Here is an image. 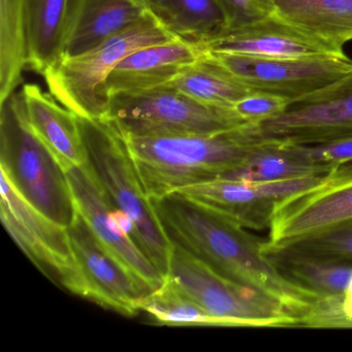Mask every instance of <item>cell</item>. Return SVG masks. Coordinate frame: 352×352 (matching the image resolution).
Listing matches in <instances>:
<instances>
[{
	"mask_svg": "<svg viewBox=\"0 0 352 352\" xmlns=\"http://www.w3.org/2000/svg\"><path fill=\"white\" fill-rule=\"evenodd\" d=\"M150 201L172 244L224 277L267 294L300 317L302 327L320 296L282 273L246 228L179 192Z\"/></svg>",
	"mask_w": 352,
	"mask_h": 352,
	"instance_id": "obj_1",
	"label": "cell"
},
{
	"mask_svg": "<svg viewBox=\"0 0 352 352\" xmlns=\"http://www.w3.org/2000/svg\"><path fill=\"white\" fill-rule=\"evenodd\" d=\"M125 138L149 199L223 178L263 143L251 124L207 135Z\"/></svg>",
	"mask_w": 352,
	"mask_h": 352,
	"instance_id": "obj_2",
	"label": "cell"
},
{
	"mask_svg": "<svg viewBox=\"0 0 352 352\" xmlns=\"http://www.w3.org/2000/svg\"><path fill=\"white\" fill-rule=\"evenodd\" d=\"M91 164L113 203L129 216L133 240L166 278L173 245L154 213L133 162L126 138L104 118L78 116Z\"/></svg>",
	"mask_w": 352,
	"mask_h": 352,
	"instance_id": "obj_3",
	"label": "cell"
},
{
	"mask_svg": "<svg viewBox=\"0 0 352 352\" xmlns=\"http://www.w3.org/2000/svg\"><path fill=\"white\" fill-rule=\"evenodd\" d=\"M1 104V172L34 207L69 228L78 210L67 173L28 124L21 92Z\"/></svg>",
	"mask_w": 352,
	"mask_h": 352,
	"instance_id": "obj_4",
	"label": "cell"
},
{
	"mask_svg": "<svg viewBox=\"0 0 352 352\" xmlns=\"http://www.w3.org/2000/svg\"><path fill=\"white\" fill-rule=\"evenodd\" d=\"M174 40L147 12L91 50L77 56L61 57L43 77L50 94L77 116L102 118L109 102L104 82L115 67L139 49Z\"/></svg>",
	"mask_w": 352,
	"mask_h": 352,
	"instance_id": "obj_5",
	"label": "cell"
},
{
	"mask_svg": "<svg viewBox=\"0 0 352 352\" xmlns=\"http://www.w3.org/2000/svg\"><path fill=\"white\" fill-rule=\"evenodd\" d=\"M104 118L127 138L207 135L247 124L234 109L209 106L168 84L110 96Z\"/></svg>",
	"mask_w": 352,
	"mask_h": 352,
	"instance_id": "obj_6",
	"label": "cell"
},
{
	"mask_svg": "<svg viewBox=\"0 0 352 352\" xmlns=\"http://www.w3.org/2000/svg\"><path fill=\"white\" fill-rule=\"evenodd\" d=\"M173 245L166 279L226 327H300V317L250 286L224 277Z\"/></svg>",
	"mask_w": 352,
	"mask_h": 352,
	"instance_id": "obj_7",
	"label": "cell"
},
{
	"mask_svg": "<svg viewBox=\"0 0 352 352\" xmlns=\"http://www.w3.org/2000/svg\"><path fill=\"white\" fill-rule=\"evenodd\" d=\"M0 216L26 256L50 279L84 298V284L74 257L69 230L26 201L1 172Z\"/></svg>",
	"mask_w": 352,
	"mask_h": 352,
	"instance_id": "obj_8",
	"label": "cell"
},
{
	"mask_svg": "<svg viewBox=\"0 0 352 352\" xmlns=\"http://www.w3.org/2000/svg\"><path fill=\"white\" fill-rule=\"evenodd\" d=\"M344 164L331 172L275 182H249L219 178L185 187L181 193L245 228H270L276 210L292 197L320 188L337 179Z\"/></svg>",
	"mask_w": 352,
	"mask_h": 352,
	"instance_id": "obj_9",
	"label": "cell"
},
{
	"mask_svg": "<svg viewBox=\"0 0 352 352\" xmlns=\"http://www.w3.org/2000/svg\"><path fill=\"white\" fill-rule=\"evenodd\" d=\"M65 173L78 212L100 244L152 292L160 287L166 278L133 240V221L113 203L89 162Z\"/></svg>",
	"mask_w": 352,
	"mask_h": 352,
	"instance_id": "obj_10",
	"label": "cell"
},
{
	"mask_svg": "<svg viewBox=\"0 0 352 352\" xmlns=\"http://www.w3.org/2000/svg\"><path fill=\"white\" fill-rule=\"evenodd\" d=\"M261 141L285 145L325 143L352 135V72L289 102L283 113L254 125Z\"/></svg>",
	"mask_w": 352,
	"mask_h": 352,
	"instance_id": "obj_11",
	"label": "cell"
},
{
	"mask_svg": "<svg viewBox=\"0 0 352 352\" xmlns=\"http://www.w3.org/2000/svg\"><path fill=\"white\" fill-rule=\"evenodd\" d=\"M252 90L270 92L290 102L318 91L352 72L349 57L265 58L210 52Z\"/></svg>",
	"mask_w": 352,
	"mask_h": 352,
	"instance_id": "obj_12",
	"label": "cell"
},
{
	"mask_svg": "<svg viewBox=\"0 0 352 352\" xmlns=\"http://www.w3.org/2000/svg\"><path fill=\"white\" fill-rule=\"evenodd\" d=\"M67 230L83 279V298L124 316L142 312V300L152 290L100 244L79 212Z\"/></svg>",
	"mask_w": 352,
	"mask_h": 352,
	"instance_id": "obj_13",
	"label": "cell"
},
{
	"mask_svg": "<svg viewBox=\"0 0 352 352\" xmlns=\"http://www.w3.org/2000/svg\"><path fill=\"white\" fill-rule=\"evenodd\" d=\"M352 221V162L335 180L282 204L272 218L267 248L285 247Z\"/></svg>",
	"mask_w": 352,
	"mask_h": 352,
	"instance_id": "obj_14",
	"label": "cell"
},
{
	"mask_svg": "<svg viewBox=\"0 0 352 352\" xmlns=\"http://www.w3.org/2000/svg\"><path fill=\"white\" fill-rule=\"evenodd\" d=\"M204 50L265 58L347 56L344 49L317 40L275 15L248 25L228 28L208 43Z\"/></svg>",
	"mask_w": 352,
	"mask_h": 352,
	"instance_id": "obj_15",
	"label": "cell"
},
{
	"mask_svg": "<svg viewBox=\"0 0 352 352\" xmlns=\"http://www.w3.org/2000/svg\"><path fill=\"white\" fill-rule=\"evenodd\" d=\"M147 12L135 0H69L59 58L91 50L141 19Z\"/></svg>",
	"mask_w": 352,
	"mask_h": 352,
	"instance_id": "obj_16",
	"label": "cell"
},
{
	"mask_svg": "<svg viewBox=\"0 0 352 352\" xmlns=\"http://www.w3.org/2000/svg\"><path fill=\"white\" fill-rule=\"evenodd\" d=\"M181 41L139 49L115 67L104 82L107 98L146 91L172 82L205 53Z\"/></svg>",
	"mask_w": 352,
	"mask_h": 352,
	"instance_id": "obj_17",
	"label": "cell"
},
{
	"mask_svg": "<svg viewBox=\"0 0 352 352\" xmlns=\"http://www.w3.org/2000/svg\"><path fill=\"white\" fill-rule=\"evenodd\" d=\"M20 92L28 124L63 170L67 172L87 164V150L77 115L36 84H24Z\"/></svg>",
	"mask_w": 352,
	"mask_h": 352,
	"instance_id": "obj_18",
	"label": "cell"
},
{
	"mask_svg": "<svg viewBox=\"0 0 352 352\" xmlns=\"http://www.w3.org/2000/svg\"><path fill=\"white\" fill-rule=\"evenodd\" d=\"M146 8L173 38L203 50L230 28L218 0H146Z\"/></svg>",
	"mask_w": 352,
	"mask_h": 352,
	"instance_id": "obj_19",
	"label": "cell"
},
{
	"mask_svg": "<svg viewBox=\"0 0 352 352\" xmlns=\"http://www.w3.org/2000/svg\"><path fill=\"white\" fill-rule=\"evenodd\" d=\"M274 15L305 34L344 49L352 42V0H274Z\"/></svg>",
	"mask_w": 352,
	"mask_h": 352,
	"instance_id": "obj_20",
	"label": "cell"
},
{
	"mask_svg": "<svg viewBox=\"0 0 352 352\" xmlns=\"http://www.w3.org/2000/svg\"><path fill=\"white\" fill-rule=\"evenodd\" d=\"M261 248L282 273L319 296H341L352 276V263L324 258L292 247L267 248L263 244Z\"/></svg>",
	"mask_w": 352,
	"mask_h": 352,
	"instance_id": "obj_21",
	"label": "cell"
},
{
	"mask_svg": "<svg viewBox=\"0 0 352 352\" xmlns=\"http://www.w3.org/2000/svg\"><path fill=\"white\" fill-rule=\"evenodd\" d=\"M209 106L232 109L254 90L205 52L168 84Z\"/></svg>",
	"mask_w": 352,
	"mask_h": 352,
	"instance_id": "obj_22",
	"label": "cell"
},
{
	"mask_svg": "<svg viewBox=\"0 0 352 352\" xmlns=\"http://www.w3.org/2000/svg\"><path fill=\"white\" fill-rule=\"evenodd\" d=\"M28 60L25 0H0V104L16 92Z\"/></svg>",
	"mask_w": 352,
	"mask_h": 352,
	"instance_id": "obj_23",
	"label": "cell"
},
{
	"mask_svg": "<svg viewBox=\"0 0 352 352\" xmlns=\"http://www.w3.org/2000/svg\"><path fill=\"white\" fill-rule=\"evenodd\" d=\"M67 3L69 0H25L28 65L40 75L59 58Z\"/></svg>",
	"mask_w": 352,
	"mask_h": 352,
	"instance_id": "obj_24",
	"label": "cell"
},
{
	"mask_svg": "<svg viewBox=\"0 0 352 352\" xmlns=\"http://www.w3.org/2000/svg\"><path fill=\"white\" fill-rule=\"evenodd\" d=\"M335 166L309 164L296 157L285 145L263 141L240 166L223 178L249 182H275L331 172Z\"/></svg>",
	"mask_w": 352,
	"mask_h": 352,
	"instance_id": "obj_25",
	"label": "cell"
},
{
	"mask_svg": "<svg viewBox=\"0 0 352 352\" xmlns=\"http://www.w3.org/2000/svg\"><path fill=\"white\" fill-rule=\"evenodd\" d=\"M141 310L149 314L158 324L226 327L220 319L208 313L168 279H164L160 287L144 298Z\"/></svg>",
	"mask_w": 352,
	"mask_h": 352,
	"instance_id": "obj_26",
	"label": "cell"
},
{
	"mask_svg": "<svg viewBox=\"0 0 352 352\" xmlns=\"http://www.w3.org/2000/svg\"><path fill=\"white\" fill-rule=\"evenodd\" d=\"M285 247L333 261L352 263V221L307 236Z\"/></svg>",
	"mask_w": 352,
	"mask_h": 352,
	"instance_id": "obj_27",
	"label": "cell"
},
{
	"mask_svg": "<svg viewBox=\"0 0 352 352\" xmlns=\"http://www.w3.org/2000/svg\"><path fill=\"white\" fill-rule=\"evenodd\" d=\"M289 102L283 96L254 90L232 109L247 124L258 125L283 113Z\"/></svg>",
	"mask_w": 352,
	"mask_h": 352,
	"instance_id": "obj_28",
	"label": "cell"
},
{
	"mask_svg": "<svg viewBox=\"0 0 352 352\" xmlns=\"http://www.w3.org/2000/svg\"><path fill=\"white\" fill-rule=\"evenodd\" d=\"M285 146L296 157L309 164L337 166L352 162V135L325 143Z\"/></svg>",
	"mask_w": 352,
	"mask_h": 352,
	"instance_id": "obj_29",
	"label": "cell"
},
{
	"mask_svg": "<svg viewBox=\"0 0 352 352\" xmlns=\"http://www.w3.org/2000/svg\"><path fill=\"white\" fill-rule=\"evenodd\" d=\"M230 28H241L275 14L274 0H218Z\"/></svg>",
	"mask_w": 352,
	"mask_h": 352,
	"instance_id": "obj_30",
	"label": "cell"
},
{
	"mask_svg": "<svg viewBox=\"0 0 352 352\" xmlns=\"http://www.w3.org/2000/svg\"><path fill=\"white\" fill-rule=\"evenodd\" d=\"M342 329H352V276L341 298Z\"/></svg>",
	"mask_w": 352,
	"mask_h": 352,
	"instance_id": "obj_31",
	"label": "cell"
},
{
	"mask_svg": "<svg viewBox=\"0 0 352 352\" xmlns=\"http://www.w3.org/2000/svg\"><path fill=\"white\" fill-rule=\"evenodd\" d=\"M135 3H140V5L144 6L146 7V0H135ZM147 9V8H146Z\"/></svg>",
	"mask_w": 352,
	"mask_h": 352,
	"instance_id": "obj_32",
	"label": "cell"
}]
</instances>
